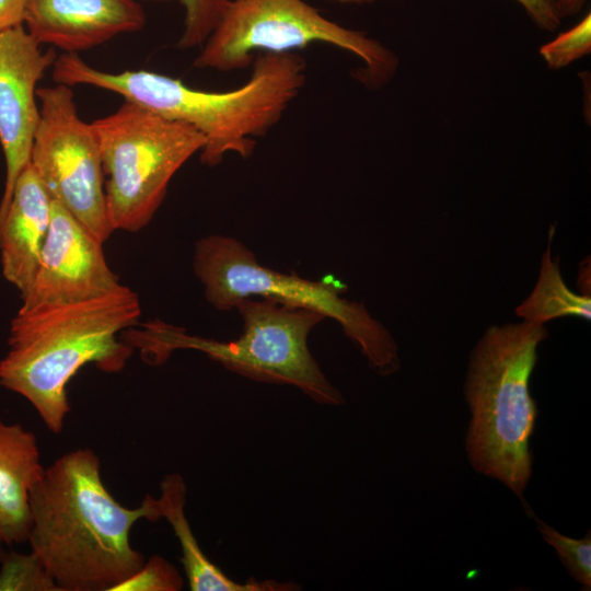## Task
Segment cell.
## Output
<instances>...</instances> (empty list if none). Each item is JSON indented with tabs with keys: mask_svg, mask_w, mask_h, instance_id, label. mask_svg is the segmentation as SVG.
<instances>
[{
	"mask_svg": "<svg viewBox=\"0 0 591 591\" xmlns=\"http://www.w3.org/2000/svg\"><path fill=\"white\" fill-rule=\"evenodd\" d=\"M187 486L178 473H170L160 483V496L155 505L161 519H165L177 537L189 589L192 591H291L292 582L248 579L237 582L229 578L205 555L194 536L185 514Z\"/></svg>",
	"mask_w": 591,
	"mask_h": 591,
	"instance_id": "obj_15",
	"label": "cell"
},
{
	"mask_svg": "<svg viewBox=\"0 0 591 591\" xmlns=\"http://www.w3.org/2000/svg\"><path fill=\"white\" fill-rule=\"evenodd\" d=\"M0 565V591H61L33 552H5Z\"/></svg>",
	"mask_w": 591,
	"mask_h": 591,
	"instance_id": "obj_17",
	"label": "cell"
},
{
	"mask_svg": "<svg viewBox=\"0 0 591 591\" xmlns=\"http://www.w3.org/2000/svg\"><path fill=\"white\" fill-rule=\"evenodd\" d=\"M547 336L544 324L526 321L490 326L471 352L464 385L472 467L505 484L530 514L523 493L532 475L530 439L537 417L530 378Z\"/></svg>",
	"mask_w": 591,
	"mask_h": 591,
	"instance_id": "obj_4",
	"label": "cell"
},
{
	"mask_svg": "<svg viewBox=\"0 0 591 591\" xmlns=\"http://www.w3.org/2000/svg\"><path fill=\"white\" fill-rule=\"evenodd\" d=\"M56 57L51 48L43 51L23 24L0 32V143L5 161L0 230L14 185L31 161L39 123L36 85Z\"/></svg>",
	"mask_w": 591,
	"mask_h": 591,
	"instance_id": "obj_11",
	"label": "cell"
},
{
	"mask_svg": "<svg viewBox=\"0 0 591 591\" xmlns=\"http://www.w3.org/2000/svg\"><path fill=\"white\" fill-rule=\"evenodd\" d=\"M26 0H0V32L23 24Z\"/></svg>",
	"mask_w": 591,
	"mask_h": 591,
	"instance_id": "obj_23",
	"label": "cell"
},
{
	"mask_svg": "<svg viewBox=\"0 0 591 591\" xmlns=\"http://www.w3.org/2000/svg\"><path fill=\"white\" fill-rule=\"evenodd\" d=\"M36 94L39 123L30 163L51 199L104 243L114 231L107 217L96 135L80 118L71 86L56 83L37 89Z\"/></svg>",
	"mask_w": 591,
	"mask_h": 591,
	"instance_id": "obj_9",
	"label": "cell"
},
{
	"mask_svg": "<svg viewBox=\"0 0 591 591\" xmlns=\"http://www.w3.org/2000/svg\"><path fill=\"white\" fill-rule=\"evenodd\" d=\"M522 5L533 23L545 32L556 31L561 19L558 14L555 0H515Z\"/></svg>",
	"mask_w": 591,
	"mask_h": 591,
	"instance_id": "obj_22",
	"label": "cell"
},
{
	"mask_svg": "<svg viewBox=\"0 0 591 591\" xmlns=\"http://www.w3.org/2000/svg\"><path fill=\"white\" fill-rule=\"evenodd\" d=\"M146 11L136 0H26L23 24L40 45L68 54L141 31Z\"/></svg>",
	"mask_w": 591,
	"mask_h": 591,
	"instance_id": "obj_12",
	"label": "cell"
},
{
	"mask_svg": "<svg viewBox=\"0 0 591 591\" xmlns=\"http://www.w3.org/2000/svg\"><path fill=\"white\" fill-rule=\"evenodd\" d=\"M140 315L139 297L126 286L84 301L20 308L0 360V385L23 396L60 433L70 412L69 381L88 363L105 372L124 369L134 348L118 333L137 325Z\"/></svg>",
	"mask_w": 591,
	"mask_h": 591,
	"instance_id": "obj_3",
	"label": "cell"
},
{
	"mask_svg": "<svg viewBox=\"0 0 591 591\" xmlns=\"http://www.w3.org/2000/svg\"><path fill=\"white\" fill-rule=\"evenodd\" d=\"M578 286L581 289V293L590 296V260H583L580 264Z\"/></svg>",
	"mask_w": 591,
	"mask_h": 591,
	"instance_id": "obj_25",
	"label": "cell"
},
{
	"mask_svg": "<svg viewBox=\"0 0 591 591\" xmlns=\"http://www.w3.org/2000/svg\"><path fill=\"white\" fill-rule=\"evenodd\" d=\"M51 197L31 163L20 174L0 230L2 275L23 298L30 290L48 233Z\"/></svg>",
	"mask_w": 591,
	"mask_h": 591,
	"instance_id": "obj_13",
	"label": "cell"
},
{
	"mask_svg": "<svg viewBox=\"0 0 591 591\" xmlns=\"http://www.w3.org/2000/svg\"><path fill=\"white\" fill-rule=\"evenodd\" d=\"M30 510L27 542L61 591H113L146 561L131 546V528L140 519H161L150 495L137 508L120 505L90 448L45 468L31 489Z\"/></svg>",
	"mask_w": 591,
	"mask_h": 591,
	"instance_id": "obj_1",
	"label": "cell"
},
{
	"mask_svg": "<svg viewBox=\"0 0 591 591\" xmlns=\"http://www.w3.org/2000/svg\"><path fill=\"white\" fill-rule=\"evenodd\" d=\"M536 526L544 538L558 555L560 561L570 577L583 587L591 589V534L590 531L582 538L566 536L554 528L535 517Z\"/></svg>",
	"mask_w": 591,
	"mask_h": 591,
	"instance_id": "obj_18",
	"label": "cell"
},
{
	"mask_svg": "<svg viewBox=\"0 0 591 591\" xmlns=\"http://www.w3.org/2000/svg\"><path fill=\"white\" fill-rule=\"evenodd\" d=\"M193 269L210 305L229 311L245 298L260 297L304 308L336 321L360 349L369 367L386 376L401 367L398 346L391 333L363 303L341 297L347 286L333 278L313 281L260 265L235 237L211 234L195 244Z\"/></svg>",
	"mask_w": 591,
	"mask_h": 591,
	"instance_id": "obj_6",
	"label": "cell"
},
{
	"mask_svg": "<svg viewBox=\"0 0 591 591\" xmlns=\"http://www.w3.org/2000/svg\"><path fill=\"white\" fill-rule=\"evenodd\" d=\"M149 1H155V2H169V1H172V0H149Z\"/></svg>",
	"mask_w": 591,
	"mask_h": 591,
	"instance_id": "obj_28",
	"label": "cell"
},
{
	"mask_svg": "<svg viewBox=\"0 0 591 591\" xmlns=\"http://www.w3.org/2000/svg\"><path fill=\"white\" fill-rule=\"evenodd\" d=\"M103 242L58 201H51L50 224L34 281L23 309L84 301L124 287L109 268Z\"/></svg>",
	"mask_w": 591,
	"mask_h": 591,
	"instance_id": "obj_10",
	"label": "cell"
},
{
	"mask_svg": "<svg viewBox=\"0 0 591 591\" xmlns=\"http://www.w3.org/2000/svg\"><path fill=\"white\" fill-rule=\"evenodd\" d=\"M2 545H3V542L0 540V561H1V559H2V557H3V555H4V553H5V551L3 549Z\"/></svg>",
	"mask_w": 591,
	"mask_h": 591,
	"instance_id": "obj_27",
	"label": "cell"
},
{
	"mask_svg": "<svg viewBox=\"0 0 591 591\" xmlns=\"http://www.w3.org/2000/svg\"><path fill=\"white\" fill-rule=\"evenodd\" d=\"M44 471L34 432L21 424L0 420V540L3 544L27 542L30 493Z\"/></svg>",
	"mask_w": 591,
	"mask_h": 591,
	"instance_id": "obj_14",
	"label": "cell"
},
{
	"mask_svg": "<svg viewBox=\"0 0 591 591\" xmlns=\"http://www.w3.org/2000/svg\"><path fill=\"white\" fill-rule=\"evenodd\" d=\"M183 584L178 570L162 556L153 555L113 591H178Z\"/></svg>",
	"mask_w": 591,
	"mask_h": 591,
	"instance_id": "obj_21",
	"label": "cell"
},
{
	"mask_svg": "<svg viewBox=\"0 0 591 591\" xmlns=\"http://www.w3.org/2000/svg\"><path fill=\"white\" fill-rule=\"evenodd\" d=\"M61 80L71 86L85 84L114 92L193 127L206 140L201 163L215 166L227 153L253 154L255 138L266 136L280 121L303 89L306 61L298 53L258 54L244 84L230 91H204L148 70L106 72L73 55L62 65Z\"/></svg>",
	"mask_w": 591,
	"mask_h": 591,
	"instance_id": "obj_2",
	"label": "cell"
},
{
	"mask_svg": "<svg viewBox=\"0 0 591 591\" xmlns=\"http://www.w3.org/2000/svg\"><path fill=\"white\" fill-rule=\"evenodd\" d=\"M99 140L108 222L137 232L163 202L175 173L206 143L193 127L125 101L91 123Z\"/></svg>",
	"mask_w": 591,
	"mask_h": 591,
	"instance_id": "obj_8",
	"label": "cell"
},
{
	"mask_svg": "<svg viewBox=\"0 0 591 591\" xmlns=\"http://www.w3.org/2000/svg\"><path fill=\"white\" fill-rule=\"evenodd\" d=\"M587 0H555L560 19L578 14L584 7Z\"/></svg>",
	"mask_w": 591,
	"mask_h": 591,
	"instance_id": "obj_24",
	"label": "cell"
},
{
	"mask_svg": "<svg viewBox=\"0 0 591 591\" xmlns=\"http://www.w3.org/2000/svg\"><path fill=\"white\" fill-rule=\"evenodd\" d=\"M323 43L360 58L354 77L379 90L395 76L397 55L364 31L328 20L304 0H229L194 60L198 69L230 72L247 68L264 53H296Z\"/></svg>",
	"mask_w": 591,
	"mask_h": 591,
	"instance_id": "obj_7",
	"label": "cell"
},
{
	"mask_svg": "<svg viewBox=\"0 0 591 591\" xmlns=\"http://www.w3.org/2000/svg\"><path fill=\"white\" fill-rule=\"evenodd\" d=\"M234 309L243 320V333L232 341L189 335L161 321L124 331V341L151 364L163 362L174 350L194 349L251 380L292 385L322 405L344 403L308 346L310 332L326 318L323 314L267 298H245Z\"/></svg>",
	"mask_w": 591,
	"mask_h": 591,
	"instance_id": "obj_5",
	"label": "cell"
},
{
	"mask_svg": "<svg viewBox=\"0 0 591 591\" xmlns=\"http://www.w3.org/2000/svg\"><path fill=\"white\" fill-rule=\"evenodd\" d=\"M326 1L338 3V4L362 5V4H370L380 0H326Z\"/></svg>",
	"mask_w": 591,
	"mask_h": 591,
	"instance_id": "obj_26",
	"label": "cell"
},
{
	"mask_svg": "<svg viewBox=\"0 0 591 591\" xmlns=\"http://www.w3.org/2000/svg\"><path fill=\"white\" fill-rule=\"evenodd\" d=\"M184 8V28L177 42L183 50L201 47L218 23L229 0H178Z\"/></svg>",
	"mask_w": 591,
	"mask_h": 591,
	"instance_id": "obj_20",
	"label": "cell"
},
{
	"mask_svg": "<svg viewBox=\"0 0 591 591\" xmlns=\"http://www.w3.org/2000/svg\"><path fill=\"white\" fill-rule=\"evenodd\" d=\"M555 227H549L547 247L542 255L537 281L529 297L515 309L523 321L544 324L555 318L573 316L589 321L591 298L576 293L565 283L558 257L552 256Z\"/></svg>",
	"mask_w": 591,
	"mask_h": 591,
	"instance_id": "obj_16",
	"label": "cell"
},
{
	"mask_svg": "<svg viewBox=\"0 0 591 591\" xmlns=\"http://www.w3.org/2000/svg\"><path fill=\"white\" fill-rule=\"evenodd\" d=\"M591 51V14H586L579 23L560 33L552 42L541 46L540 54L547 67L559 70Z\"/></svg>",
	"mask_w": 591,
	"mask_h": 591,
	"instance_id": "obj_19",
	"label": "cell"
}]
</instances>
